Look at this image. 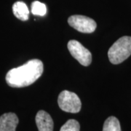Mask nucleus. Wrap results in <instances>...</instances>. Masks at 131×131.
Wrapping results in <instances>:
<instances>
[{
  "mask_svg": "<svg viewBox=\"0 0 131 131\" xmlns=\"http://www.w3.org/2000/svg\"><path fill=\"white\" fill-rule=\"evenodd\" d=\"M68 23L78 31L88 34L93 32L97 26L94 20L84 15H71L68 19Z\"/></svg>",
  "mask_w": 131,
  "mask_h": 131,
  "instance_id": "39448f33",
  "label": "nucleus"
},
{
  "mask_svg": "<svg viewBox=\"0 0 131 131\" xmlns=\"http://www.w3.org/2000/svg\"><path fill=\"white\" fill-rule=\"evenodd\" d=\"M68 49L71 56L84 66H89L92 62L91 52L79 42L71 40L68 42Z\"/></svg>",
  "mask_w": 131,
  "mask_h": 131,
  "instance_id": "20e7f679",
  "label": "nucleus"
},
{
  "mask_svg": "<svg viewBox=\"0 0 131 131\" xmlns=\"http://www.w3.org/2000/svg\"><path fill=\"white\" fill-rule=\"evenodd\" d=\"M14 15L20 20H27L29 17V10L27 5L23 2H16L13 6Z\"/></svg>",
  "mask_w": 131,
  "mask_h": 131,
  "instance_id": "6e6552de",
  "label": "nucleus"
},
{
  "mask_svg": "<svg viewBox=\"0 0 131 131\" xmlns=\"http://www.w3.org/2000/svg\"><path fill=\"white\" fill-rule=\"evenodd\" d=\"M36 124L39 131L53 130V121L50 115L45 111H39L36 115Z\"/></svg>",
  "mask_w": 131,
  "mask_h": 131,
  "instance_id": "0eeeda50",
  "label": "nucleus"
},
{
  "mask_svg": "<svg viewBox=\"0 0 131 131\" xmlns=\"http://www.w3.org/2000/svg\"><path fill=\"white\" fill-rule=\"evenodd\" d=\"M58 103L61 109L66 112L78 113L82 107V103L78 95L68 90H63L60 93Z\"/></svg>",
  "mask_w": 131,
  "mask_h": 131,
  "instance_id": "7ed1b4c3",
  "label": "nucleus"
},
{
  "mask_svg": "<svg viewBox=\"0 0 131 131\" xmlns=\"http://www.w3.org/2000/svg\"><path fill=\"white\" fill-rule=\"evenodd\" d=\"M131 55V37L125 36L113 44L108 52V56L113 64H119Z\"/></svg>",
  "mask_w": 131,
  "mask_h": 131,
  "instance_id": "f03ea898",
  "label": "nucleus"
},
{
  "mask_svg": "<svg viewBox=\"0 0 131 131\" xmlns=\"http://www.w3.org/2000/svg\"><path fill=\"white\" fill-rule=\"evenodd\" d=\"M80 123L75 119H69L61 127L60 131H80Z\"/></svg>",
  "mask_w": 131,
  "mask_h": 131,
  "instance_id": "9b49d317",
  "label": "nucleus"
},
{
  "mask_svg": "<svg viewBox=\"0 0 131 131\" xmlns=\"http://www.w3.org/2000/svg\"><path fill=\"white\" fill-rule=\"evenodd\" d=\"M43 69L42 61L33 59L18 68L9 70L6 75V82L12 88L27 87L42 76Z\"/></svg>",
  "mask_w": 131,
  "mask_h": 131,
  "instance_id": "f257e3e1",
  "label": "nucleus"
},
{
  "mask_svg": "<svg viewBox=\"0 0 131 131\" xmlns=\"http://www.w3.org/2000/svg\"><path fill=\"white\" fill-rule=\"evenodd\" d=\"M18 118L14 113H5L0 117V131H15Z\"/></svg>",
  "mask_w": 131,
  "mask_h": 131,
  "instance_id": "423d86ee",
  "label": "nucleus"
},
{
  "mask_svg": "<svg viewBox=\"0 0 131 131\" xmlns=\"http://www.w3.org/2000/svg\"><path fill=\"white\" fill-rule=\"evenodd\" d=\"M31 13L34 15L44 16L47 13L46 5L40 2L35 1L31 4Z\"/></svg>",
  "mask_w": 131,
  "mask_h": 131,
  "instance_id": "9d476101",
  "label": "nucleus"
},
{
  "mask_svg": "<svg viewBox=\"0 0 131 131\" xmlns=\"http://www.w3.org/2000/svg\"><path fill=\"white\" fill-rule=\"evenodd\" d=\"M103 131H122L117 118L114 117H108L103 124Z\"/></svg>",
  "mask_w": 131,
  "mask_h": 131,
  "instance_id": "1a4fd4ad",
  "label": "nucleus"
}]
</instances>
